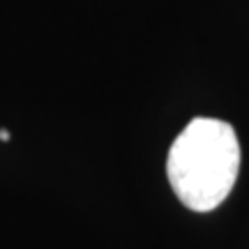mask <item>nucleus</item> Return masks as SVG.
Masks as SVG:
<instances>
[{
	"label": "nucleus",
	"mask_w": 249,
	"mask_h": 249,
	"mask_svg": "<svg viewBox=\"0 0 249 249\" xmlns=\"http://www.w3.org/2000/svg\"><path fill=\"white\" fill-rule=\"evenodd\" d=\"M240 171V143L229 123L194 118L173 141L166 176L180 203L210 213L231 194Z\"/></svg>",
	"instance_id": "1"
},
{
	"label": "nucleus",
	"mask_w": 249,
	"mask_h": 249,
	"mask_svg": "<svg viewBox=\"0 0 249 249\" xmlns=\"http://www.w3.org/2000/svg\"><path fill=\"white\" fill-rule=\"evenodd\" d=\"M0 141H9V132H5V129H0Z\"/></svg>",
	"instance_id": "2"
}]
</instances>
